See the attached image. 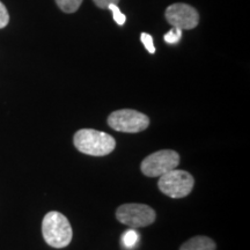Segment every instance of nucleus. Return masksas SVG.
<instances>
[{"mask_svg":"<svg viewBox=\"0 0 250 250\" xmlns=\"http://www.w3.org/2000/svg\"><path fill=\"white\" fill-rule=\"evenodd\" d=\"M74 146L87 155L103 156L110 154L116 147V142L110 134L93 129H83L74 134Z\"/></svg>","mask_w":250,"mask_h":250,"instance_id":"1","label":"nucleus"},{"mask_svg":"<svg viewBox=\"0 0 250 250\" xmlns=\"http://www.w3.org/2000/svg\"><path fill=\"white\" fill-rule=\"evenodd\" d=\"M42 234L44 241L52 248H65L72 241L70 221L61 212L51 211L45 214L42 221Z\"/></svg>","mask_w":250,"mask_h":250,"instance_id":"2","label":"nucleus"},{"mask_svg":"<svg viewBox=\"0 0 250 250\" xmlns=\"http://www.w3.org/2000/svg\"><path fill=\"white\" fill-rule=\"evenodd\" d=\"M192 175L186 170L173 169L160 176L158 187L162 193L171 198H183L192 191Z\"/></svg>","mask_w":250,"mask_h":250,"instance_id":"3","label":"nucleus"},{"mask_svg":"<svg viewBox=\"0 0 250 250\" xmlns=\"http://www.w3.org/2000/svg\"><path fill=\"white\" fill-rule=\"evenodd\" d=\"M108 124L111 129L126 133H137L146 130L149 125V118L142 112L132 109H122L111 112L108 117Z\"/></svg>","mask_w":250,"mask_h":250,"instance_id":"4","label":"nucleus"},{"mask_svg":"<svg viewBox=\"0 0 250 250\" xmlns=\"http://www.w3.org/2000/svg\"><path fill=\"white\" fill-rule=\"evenodd\" d=\"M179 164V153L171 149H162L144 159L142 171L148 177H160L168 171L175 169Z\"/></svg>","mask_w":250,"mask_h":250,"instance_id":"5","label":"nucleus"},{"mask_svg":"<svg viewBox=\"0 0 250 250\" xmlns=\"http://www.w3.org/2000/svg\"><path fill=\"white\" fill-rule=\"evenodd\" d=\"M155 217V211L145 204H124L116 211L117 220L131 228L148 226L154 223Z\"/></svg>","mask_w":250,"mask_h":250,"instance_id":"6","label":"nucleus"},{"mask_svg":"<svg viewBox=\"0 0 250 250\" xmlns=\"http://www.w3.org/2000/svg\"><path fill=\"white\" fill-rule=\"evenodd\" d=\"M166 19L171 27L180 29H193L199 22V14L192 6L182 4H173L166 9Z\"/></svg>","mask_w":250,"mask_h":250,"instance_id":"7","label":"nucleus"},{"mask_svg":"<svg viewBox=\"0 0 250 250\" xmlns=\"http://www.w3.org/2000/svg\"><path fill=\"white\" fill-rule=\"evenodd\" d=\"M180 250H215V243L208 236H195L183 243Z\"/></svg>","mask_w":250,"mask_h":250,"instance_id":"8","label":"nucleus"},{"mask_svg":"<svg viewBox=\"0 0 250 250\" xmlns=\"http://www.w3.org/2000/svg\"><path fill=\"white\" fill-rule=\"evenodd\" d=\"M83 0H56V4L65 13H74L79 9Z\"/></svg>","mask_w":250,"mask_h":250,"instance_id":"9","label":"nucleus"},{"mask_svg":"<svg viewBox=\"0 0 250 250\" xmlns=\"http://www.w3.org/2000/svg\"><path fill=\"white\" fill-rule=\"evenodd\" d=\"M138 240L139 235L138 233L134 230V228H130V229H127L126 232L123 234V243L124 246L129 249L133 248V247L137 245V242H138Z\"/></svg>","mask_w":250,"mask_h":250,"instance_id":"10","label":"nucleus"},{"mask_svg":"<svg viewBox=\"0 0 250 250\" xmlns=\"http://www.w3.org/2000/svg\"><path fill=\"white\" fill-rule=\"evenodd\" d=\"M181 37H182V29L173 27L167 34H166L164 39L168 44H176V43L180 42Z\"/></svg>","mask_w":250,"mask_h":250,"instance_id":"11","label":"nucleus"},{"mask_svg":"<svg viewBox=\"0 0 250 250\" xmlns=\"http://www.w3.org/2000/svg\"><path fill=\"white\" fill-rule=\"evenodd\" d=\"M108 8L112 12L115 22H116L117 24H120V26H123V24L125 23V21H126V17L122 13L121 9L118 8V6L116 4H110L108 6Z\"/></svg>","mask_w":250,"mask_h":250,"instance_id":"12","label":"nucleus"},{"mask_svg":"<svg viewBox=\"0 0 250 250\" xmlns=\"http://www.w3.org/2000/svg\"><path fill=\"white\" fill-rule=\"evenodd\" d=\"M140 40H142L144 46L147 49L149 54H154L155 48H154V44H153V37L147 33H143L142 35H140Z\"/></svg>","mask_w":250,"mask_h":250,"instance_id":"13","label":"nucleus"},{"mask_svg":"<svg viewBox=\"0 0 250 250\" xmlns=\"http://www.w3.org/2000/svg\"><path fill=\"white\" fill-rule=\"evenodd\" d=\"M9 22V14L5 5L0 1V29L5 28Z\"/></svg>","mask_w":250,"mask_h":250,"instance_id":"14","label":"nucleus"},{"mask_svg":"<svg viewBox=\"0 0 250 250\" xmlns=\"http://www.w3.org/2000/svg\"><path fill=\"white\" fill-rule=\"evenodd\" d=\"M94 4H95L100 8H108V6L110 4H118L120 0H93Z\"/></svg>","mask_w":250,"mask_h":250,"instance_id":"15","label":"nucleus"}]
</instances>
